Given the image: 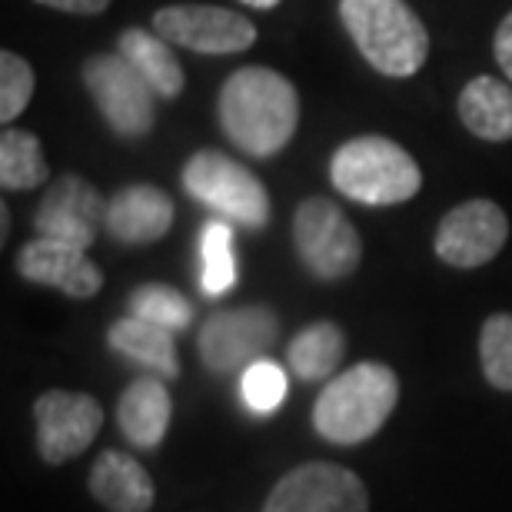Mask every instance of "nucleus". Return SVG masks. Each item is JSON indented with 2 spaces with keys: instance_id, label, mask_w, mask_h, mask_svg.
<instances>
[{
  "instance_id": "b1692460",
  "label": "nucleus",
  "mask_w": 512,
  "mask_h": 512,
  "mask_svg": "<svg viewBox=\"0 0 512 512\" xmlns=\"http://www.w3.org/2000/svg\"><path fill=\"white\" fill-rule=\"evenodd\" d=\"M130 316L150 320L163 326V330H187L193 320V306L180 290H173L167 283H143L130 293Z\"/></svg>"
},
{
  "instance_id": "6e6552de",
  "label": "nucleus",
  "mask_w": 512,
  "mask_h": 512,
  "mask_svg": "<svg viewBox=\"0 0 512 512\" xmlns=\"http://www.w3.org/2000/svg\"><path fill=\"white\" fill-rule=\"evenodd\" d=\"M84 84L94 97L100 117L117 137H147L157 120L153 87L143 80L124 54H94L84 60Z\"/></svg>"
},
{
  "instance_id": "4be33fe9",
  "label": "nucleus",
  "mask_w": 512,
  "mask_h": 512,
  "mask_svg": "<svg viewBox=\"0 0 512 512\" xmlns=\"http://www.w3.org/2000/svg\"><path fill=\"white\" fill-rule=\"evenodd\" d=\"M50 180V167L44 160V147L30 130L4 127L0 133V187L7 193L34 190Z\"/></svg>"
},
{
  "instance_id": "4468645a",
  "label": "nucleus",
  "mask_w": 512,
  "mask_h": 512,
  "mask_svg": "<svg viewBox=\"0 0 512 512\" xmlns=\"http://www.w3.org/2000/svg\"><path fill=\"white\" fill-rule=\"evenodd\" d=\"M17 273L27 283L54 286L64 296H74V300H90V296L104 290V273L87 256V250L47 237H37L20 247Z\"/></svg>"
},
{
  "instance_id": "a878e982",
  "label": "nucleus",
  "mask_w": 512,
  "mask_h": 512,
  "mask_svg": "<svg viewBox=\"0 0 512 512\" xmlns=\"http://www.w3.org/2000/svg\"><path fill=\"white\" fill-rule=\"evenodd\" d=\"M37 90V74L24 57L14 50L0 54V120L4 127H14V120L24 114L30 97Z\"/></svg>"
},
{
  "instance_id": "f8f14e48",
  "label": "nucleus",
  "mask_w": 512,
  "mask_h": 512,
  "mask_svg": "<svg viewBox=\"0 0 512 512\" xmlns=\"http://www.w3.org/2000/svg\"><path fill=\"white\" fill-rule=\"evenodd\" d=\"M509 240V217L493 200H466L439 220L433 250L456 270H479L503 253Z\"/></svg>"
},
{
  "instance_id": "393cba45",
  "label": "nucleus",
  "mask_w": 512,
  "mask_h": 512,
  "mask_svg": "<svg viewBox=\"0 0 512 512\" xmlns=\"http://www.w3.org/2000/svg\"><path fill=\"white\" fill-rule=\"evenodd\" d=\"M479 360L489 386L512 393V313H493L479 333Z\"/></svg>"
},
{
  "instance_id": "aec40b11",
  "label": "nucleus",
  "mask_w": 512,
  "mask_h": 512,
  "mask_svg": "<svg viewBox=\"0 0 512 512\" xmlns=\"http://www.w3.org/2000/svg\"><path fill=\"white\" fill-rule=\"evenodd\" d=\"M117 54H124L133 70L153 87V94L160 100H177L183 94V67L177 54H173V44H167L157 30L147 27H127L117 40Z\"/></svg>"
},
{
  "instance_id": "f03ea898",
  "label": "nucleus",
  "mask_w": 512,
  "mask_h": 512,
  "mask_svg": "<svg viewBox=\"0 0 512 512\" xmlns=\"http://www.w3.org/2000/svg\"><path fill=\"white\" fill-rule=\"evenodd\" d=\"M399 403V376L366 360L336 373L313 403V429L326 443L360 446L386 426Z\"/></svg>"
},
{
  "instance_id": "bb28decb",
  "label": "nucleus",
  "mask_w": 512,
  "mask_h": 512,
  "mask_svg": "<svg viewBox=\"0 0 512 512\" xmlns=\"http://www.w3.org/2000/svg\"><path fill=\"white\" fill-rule=\"evenodd\" d=\"M283 396H286V373L276 363L260 360L243 373V399H247L253 413H273L283 403Z\"/></svg>"
},
{
  "instance_id": "2eb2a0df",
  "label": "nucleus",
  "mask_w": 512,
  "mask_h": 512,
  "mask_svg": "<svg viewBox=\"0 0 512 512\" xmlns=\"http://www.w3.org/2000/svg\"><path fill=\"white\" fill-rule=\"evenodd\" d=\"M173 200L167 190L153 187V183H130L120 187L107 200V220L104 227L117 243L127 247H143V243H157L173 227Z\"/></svg>"
},
{
  "instance_id": "39448f33",
  "label": "nucleus",
  "mask_w": 512,
  "mask_h": 512,
  "mask_svg": "<svg viewBox=\"0 0 512 512\" xmlns=\"http://www.w3.org/2000/svg\"><path fill=\"white\" fill-rule=\"evenodd\" d=\"M183 190L220 220L237 223L243 230H263L270 223L273 203L263 180L240 160L227 157L223 150H197L180 170Z\"/></svg>"
},
{
  "instance_id": "f257e3e1",
  "label": "nucleus",
  "mask_w": 512,
  "mask_h": 512,
  "mask_svg": "<svg viewBox=\"0 0 512 512\" xmlns=\"http://www.w3.org/2000/svg\"><path fill=\"white\" fill-rule=\"evenodd\" d=\"M217 120L227 140L253 160H270L290 147L300 127V94L273 67H240L223 80Z\"/></svg>"
},
{
  "instance_id": "5701e85b",
  "label": "nucleus",
  "mask_w": 512,
  "mask_h": 512,
  "mask_svg": "<svg viewBox=\"0 0 512 512\" xmlns=\"http://www.w3.org/2000/svg\"><path fill=\"white\" fill-rule=\"evenodd\" d=\"M203 273L200 286L207 296L227 293L237 283V263H233V230L227 220H210L200 233Z\"/></svg>"
},
{
  "instance_id": "9b49d317",
  "label": "nucleus",
  "mask_w": 512,
  "mask_h": 512,
  "mask_svg": "<svg viewBox=\"0 0 512 512\" xmlns=\"http://www.w3.org/2000/svg\"><path fill=\"white\" fill-rule=\"evenodd\" d=\"M34 423L40 459L50 466H60L94 446L100 426H104V409L87 393L47 389L34 403Z\"/></svg>"
},
{
  "instance_id": "20e7f679",
  "label": "nucleus",
  "mask_w": 512,
  "mask_h": 512,
  "mask_svg": "<svg viewBox=\"0 0 512 512\" xmlns=\"http://www.w3.org/2000/svg\"><path fill=\"white\" fill-rule=\"evenodd\" d=\"M330 180L346 200L366 207H396L413 200L423 187V170L413 153L380 133H363L336 147Z\"/></svg>"
},
{
  "instance_id": "412c9836",
  "label": "nucleus",
  "mask_w": 512,
  "mask_h": 512,
  "mask_svg": "<svg viewBox=\"0 0 512 512\" xmlns=\"http://www.w3.org/2000/svg\"><path fill=\"white\" fill-rule=\"evenodd\" d=\"M343 356H346V336L330 320H316L310 326H303L290 340V346H286V363H290V370L303 383H316L333 376L340 370Z\"/></svg>"
},
{
  "instance_id": "f3484780",
  "label": "nucleus",
  "mask_w": 512,
  "mask_h": 512,
  "mask_svg": "<svg viewBox=\"0 0 512 512\" xmlns=\"http://www.w3.org/2000/svg\"><path fill=\"white\" fill-rule=\"evenodd\" d=\"M90 496L107 512H150L153 509V479L137 459L117 449H104L90 469Z\"/></svg>"
},
{
  "instance_id": "1a4fd4ad",
  "label": "nucleus",
  "mask_w": 512,
  "mask_h": 512,
  "mask_svg": "<svg viewBox=\"0 0 512 512\" xmlns=\"http://www.w3.org/2000/svg\"><path fill=\"white\" fill-rule=\"evenodd\" d=\"M173 47L193 50L207 57L243 54L256 44V27L250 17L237 14L230 7L213 4H170L153 14L150 24Z\"/></svg>"
},
{
  "instance_id": "a211bd4d",
  "label": "nucleus",
  "mask_w": 512,
  "mask_h": 512,
  "mask_svg": "<svg viewBox=\"0 0 512 512\" xmlns=\"http://www.w3.org/2000/svg\"><path fill=\"white\" fill-rule=\"evenodd\" d=\"M107 343L110 350L143 366L150 376H160V380H177L180 376L173 330H163V326L140 320V316H124L107 330Z\"/></svg>"
},
{
  "instance_id": "9d476101",
  "label": "nucleus",
  "mask_w": 512,
  "mask_h": 512,
  "mask_svg": "<svg viewBox=\"0 0 512 512\" xmlns=\"http://www.w3.org/2000/svg\"><path fill=\"white\" fill-rule=\"evenodd\" d=\"M263 512H370V493L353 469L336 463H303L270 489Z\"/></svg>"
},
{
  "instance_id": "cd10ccee",
  "label": "nucleus",
  "mask_w": 512,
  "mask_h": 512,
  "mask_svg": "<svg viewBox=\"0 0 512 512\" xmlns=\"http://www.w3.org/2000/svg\"><path fill=\"white\" fill-rule=\"evenodd\" d=\"M493 54H496V64L506 74V80H512V10L499 20L496 37H493Z\"/></svg>"
},
{
  "instance_id": "dca6fc26",
  "label": "nucleus",
  "mask_w": 512,
  "mask_h": 512,
  "mask_svg": "<svg viewBox=\"0 0 512 512\" xmlns=\"http://www.w3.org/2000/svg\"><path fill=\"white\" fill-rule=\"evenodd\" d=\"M170 416V389L160 376H140L117 399V426L137 449H157L167 436Z\"/></svg>"
},
{
  "instance_id": "423d86ee",
  "label": "nucleus",
  "mask_w": 512,
  "mask_h": 512,
  "mask_svg": "<svg viewBox=\"0 0 512 512\" xmlns=\"http://www.w3.org/2000/svg\"><path fill=\"white\" fill-rule=\"evenodd\" d=\"M293 247L306 273L320 283L346 280L360 270L363 240L330 197H306L293 213Z\"/></svg>"
},
{
  "instance_id": "6ab92c4d",
  "label": "nucleus",
  "mask_w": 512,
  "mask_h": 512,
  "mask_svg": "<svg viewBox=\"0 0 512 512\" xmlns=\"http://www.w3.org/2000/svg\"><path fill=\"white\" fill-rule=\"evenodd\" d=\"M456 114L473 137L486 143L512 140V87L496 77H473L459 90Z\"/></svg>"
},
{
  "instance_id": "c85d7f7f",
  "label": "nucleus",
  "mask_w": 512,
  "mask_h": 512,
  "mask_svg": "<svg viewBox=\"0 0 512 512\" xmlns=\"http://www.w3.org/2000/svg\"><path fill=\"white\" fill-rule=\"evenodd\" d=\"M50 10H60V14H77V17H94L104 14L110 7V0H37Z\"/></svg>"
},
{
  "instance_id": "7c9ffc66",
  "label": "nucleus",
  "mask_w": 512,
  "mask_h": 512,
  "mask_svg": "<svg viewBox=\"0 0 512 512\" xmlns=\"http://www.w3.org/2000/svg\"><path fill=\"white\" fill-rule=\"evenodd\" d=\"M0 230H4L0 237L7 240V230H10V210H7V207H0Z\"/></svg>"
},
{
  "instance_id": "c756f323",
  "label": "nucleus",
  "mask_w": 512,
  "mask_h": 512,
  "mask_svg": "<svg viewBox=\"0 0 512 512\" xmlns=\"http://www.w3.org/2000/svg\"><path fill=\"white\" fill-rule=\"evenodd\" d=\"M243 4H247V7H256V10H273L276 4H280V0H243Z\"/></svg>"
},
{
  "instance_id": "7ed1b4c3",
  "label": "nucleus",
  "mask_w": 512,
  "mask_h": 512,
  "mask_svg": "<svg viewBox=\"0 0 512 512\" xmlns=\"http://www.w3.org/2000/svg\"><path fill=\"white\" fill-rule=\"evenodd\" d=\"M346 34L376 74L406 80L429 57V30L406 0H340Z\"/></svg>"
},
{
  "instance_id": "0eeeda50",
  "label": "nucleus",
  "mask_w": 512,
  "mask_h": 512,
  "mask_svg": "<svg viewBox=\"0 0 512 512\" xmlns=\"http://www.w3.org/2000/svg\"><path fill=\"white\" fill-rule=\"evenodd\" d=\"M276 336H280V316L270 306H233V310H217L203 320L197 353L210 373H247L253 363L266 360Z\"/></svg>"
},
{
  "instance_id": "ddd939ff",
  "label": "nucleus",
  "mask_w": 512,
  "mask_h": 512,
  "mask_svg": "<svg viewBox=\"0 0 512 512\" xmlns=\"http://www.w3.org/2000/svg\"><path fill=\"white\" fill-rule=\"evenodd\" d=\"M104 220H107V203L97 193L94 183L77 177V173H64V177L50 183L44 200H40L34 230L37 237L90 250Z\"/></svg>"
}]
</instances>
